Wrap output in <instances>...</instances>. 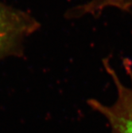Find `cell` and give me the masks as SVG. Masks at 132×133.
I'll return each instance as SVG.
<instances>
[{"instance_id":"obj_1","label":"cell","mask_w":132,"mask_h":133,"mask_svg":"<svg viewBox=\"0 0 132 133\" xmlns=\"http://www.w3.org/2000/svg\"><path fill=\"white\" fill-rule=\"evenodd\" d=\"M102 64L113 81L116 90V99L110 105L94 98L88 99L87 104L93 111L104 117L112 133H132V61L128 57L122 59V65L129 78V84L121 81L110 57L103 58Z\"/></svg>"},{"instance_id":"obj_2","label":"cell","mask_w":132,"mask_h":133,"mask_svg":"<svg viewBox=\"0 0 132 133\" xmlns=\"http://www.w3.org/2000/svg\"><path fill=\"white\" fill-rule=\"evenodd\" d=\"M41 26L30 12L0 1V62L25 56L28 39Z\"/></svg>"},{"instance_id":"obj_3","label":"cell","mask_w":132,"mask_h":133,"mask_svg":"<svg viewBox=\"0 0 132 133\" xmlns=\"http://www.w3.org/2000/svg\"><path fill=\"white\" fill-rule=\"evenodd\" d=\"M117 10L132 17V0H87L68 10L72 20L82 18H97L107 10Z\"/></svg>"}]
</instances>
